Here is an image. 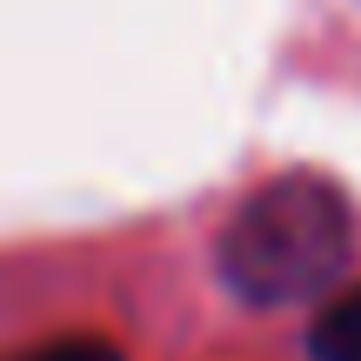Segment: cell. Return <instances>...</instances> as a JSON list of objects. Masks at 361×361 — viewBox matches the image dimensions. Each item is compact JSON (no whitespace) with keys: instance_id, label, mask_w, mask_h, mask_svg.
Returning a JSON list of instances; mask_svg holds the SVG:
<instances>
[{"instance_id":"7a4b0ae2","label":"cell","mask_w":361,"mask_h":361,"mask_svg":"<svg viewBox=\"0 0 361 361\" xmlns=\"http://www.w3.org/2000/svg\"><path fill=\"white\" fill-rule=\"evenodd\" d=\"M314 361H361V288H341L308 328Z\"/></svg>"},{"instance_id":"3957f363","label":"cell","mask_w":361,"mask_h":361,"mask_svg":"<svg viewBox=\"0 0 361 361\" xmlns=\"http://www.w3.org/2000/svg\"><path fill=\"white\" fill-rule=\"evenodd\" d=\"M13 361H121L107 341H47V348H27Z\"/></svg>"},{"instance_id":"6da1fadb","label":"cell","mask_w":361,"mask_h":361,"mask_svg":"<svg viewBox=\"0 0 361 361\" xmlns=\"http://www.w3.org/2000/svg\"><path fill=\"white\" fill-rule=\"evenodd\" d=\"M348 255H355V214L341 188L322 174H281L255 188L221 234V274L255 308L328 295Z\"/></svg>"}]
</instances>
